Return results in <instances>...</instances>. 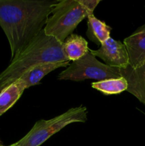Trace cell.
<instances>
[{
	"mask_svg": "<svg viewBox=\"0 0 145 146\" xmlns=\"http://www.w3.org/2000/svg\"><path fill=\"white\" fill-rule=\"evenodd\" d=\"M58 0H0V27L18 56L45 27Z\"/></svg>",
	"mask_w": 145,
	"mask_h": 146,
	"instance_id": "1",
	"label": "cell"
},
{
	"mask_svg": "<svg viewBox=\"0 0 145 146\" xmlns=\"http://www.w3.org/2000/svg\"><path fill=\"white\" fill-rule=\"evenodd\" d=\"M65 61H70L64 54L63 43L54 37L46 35L43 29L0 74V92L36 66Z\"/></svg>",
	"mask_w": 145,
	"mask_h": 146,
	"instance_id": "2",
	"label": "cell"
},
{
	"mask_svg": "<svg viewBox=\"0 0 145 146\" xmlns=\"http://www.w3.org/2000/svg\"><path fill=\"white\" fill-rule=\"evenodd\" d=\"M91 14H93L85 8L81 0L58 1L48 17L44 31L46 35L63 43L78 24Z\"/></svg>",
	"mask_w": 145,
	"mask_h": 146,
	"instance_id": "3",
	"label": "cell"
},
{
	"mask_svg": "<svg viewBox=\"0 0 145 146\" xmlns=\"http://www.w3.org/2000/svg\"><path fill=\"white\" fill-rule=\"evenodd\" d=\"M86 107L72 108L66 112L50 120L38 121L31 131L16 143L18 146H40L59 132L61 129L72 123H84L88 120Z\"/></svg>",
	"mask_w": 145,
	"mask_h": 146,
	"instance_id": "4",
	"label": "cell"
},
{
	"mask_svg": "<svg viewBox=\"0 0 145 146\" xmlns=\"http://www.w3.org/2000/svg\"><path fill=\"white\" fill-rule=\"evenodd\" d=\"M122 77L119 68L106 65L98 61L90 51L82 58L72 61L64 71L58 75L59 80L82 81L86 79L98 80Z\"/></svg>",
	"mask_w": 145,
	"mask_h": 146,
	"instance_id": "5",
	"label": "cell"
},
{
	"mask_svg": "<svg viewBox=\"0 0 145 146\" xmlns=\"http://www.w3.org/2000/svg\"><path fill=\"white\" fill-rule=\"evenodd\" d=\"M89 51L95 57L100 58L109 66L123 68L129 65L125 46L121 41L111 37L102 43L98 50Z\"/></svg>",
	"mask_w": 145,
	"mask_h": 146,
	"instance_id": "6",
	"label": "cell"
},
{
	"mask_svg": "<svg viewBox=\"0 0 145 146\" xmlns=\"http://www.w3.org/2000/svg\"><path fill=\"white\" fill-rule=\"evenodd\" d=\"M129 57V64L136 68L145 63V24L124 39Z\"/></svg>",
	"mask_w": 145,
	"mask_h": 146,
	"instance_id": "7",
	"label": "cell"
},
{
	"mask_svg": "<svg viewBox=\"0 0 145 146\" xmlns=\"http://www.w3.org/2000/svg\"><path fill=\"white\" fill-rule=\"evenodd\" d=\"M119 70L122 77L127 82V91L144 104L145 100V63L136 68H132L129 65Z\"/></svg>",
	"mask_w": 145,
	"mask_h": 146,
	"instance_id": "8",
	"label": "cell"
},
{
	"mask_svg": "<svg viewBox=\"0 0 145 146\" xmlns=\"http://www.w3.org/2000/svg\"><path fill=\"white\" fill-rule=\"evenodd\" d=\"M70 61L65 62H53L40 64L24 73L18 79H21L25 84L26 88L39 84L41 80L51 71L61 67H68Z\"/></svg>",
	"mask_w": 145,
	"mask_h": 146,
	"instance_id": "9",
	"label": "cell"
},
{
	"mask_svg": "<svg viewBox=\"0 0 145 146\" xmlns=\"http://www.w3.org/2000/svg\"><path fill=\"white\" fill-rule=\"evenodd\" d=\"M25 89L24 83L18 79L0 92V116L17 102Z\"/></svg>",
	"mask_w": 145,
	"mask_h": 146,
	"instance_id": "10",
	"label": "cell"
},
{
	"mask_svg": "<svg viewBox=\"0 0 145 146\" xmlns=\"http://www.w3.org/2000/svg\"><path fill=\"white\" fill-rule=\"evenodd\" d=\"M65 55L69 61H75L82 58L89 51L88 41L81 36L71 34L63 43Z\"/></svg>",
	"mask_w": 145,
	"mask_h": 146,
	"instance_id": "11",
	"label": "cell"
},
{
	"mask_svg": "<svg viewBox=\"0 0 145 146\" xmlns=\"http://www.w3.org/2000/svg\"><path fill=\"white\" fill-rule=\"evenodd\" d=\"M88 30L87 36L91 41L101 46L102 43L110 37L112 28L107 25L104 21L97 19L93 14L88 17Z\"/></svg>",
	"mask_w": 145,
	"mask_h": 146,
	"instance_id": "12",
	"label": "cell"
},
{
	"mask_svg": "<svg viewBox=\"0 0 145 146\" xmlns=\"http://www.w3.org/2000/svg\"><path fill=\"white\" fill-rule=\"evenodd\" d=\"M92 87L105 95L118 94L127 89V82L123 77L117 78H109L93 82Z\"/></svg>",
	"mask_w": 145,
	"mask_h": 146,
	"instance_id": "13",
	"label": "cell"
},
{
	"mask_svg": "<svg viewBox=\"0 0 145 146\" xmlns=\"http://www.w3.org/2000/svg\"><path fill=\"white\" fill-rule=\"evenodd\" d=\"M8 146H18V144L16 143H14L11 144V145H8Z\"/></svg>",
	"mask_w": 145,
	"mask_h": 146,
	"instance_id": "14",
	"label": "cell"
},
{
	"mask_svg": "<svg viewBox=\"0 0 145 146\" xmlns=\"http://www.w3.org/2000/svg\"><path fill=\"white\" fill-rule=\"evenodd\" d=\"M0 146H5V145H4V144H3L2 141H1V140H0Z\"/></svg>",
	"mask_w": 145,
	"mask_h": 146,
	"instance_id": "15",
	"label": "cell"
},
{
	"mask_svg": "<svg viewBox=\"0 0 145 146\" xmlns=\"http://www.w3.org/2000/svg\"><path fill=\"white\" fill-rule=\"evenodd\" d=\"M144 105H145V100H144Z\"/></svg>",
	"mask_w": 145,
	"mask_h": 146,
	"instance_id": "16",
	"label": "cell"
}]
</instances>
